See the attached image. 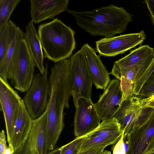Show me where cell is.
<instances>
[{
  "mask_svg": "<svg viewBox=\"0 0 154 154\" xmlns=\"http://www.w3.org/2000/svg\"><path fill=\"white\" fill-rule=\"evenodd\" d=\"M140 104L142 108L149 107L154 109V94L143 99L140 98Z\"/></svg>",
  "mask_w": 154,
  "mask_h": 154,
  "instance_id": "cell-30",
  "label": "cell"
},
{
  "mask_svg": "<svg viewBox=\"0 0 154 154\" xmlns=\"http://www.w3.org/2000/svg\"><path fill=\"white\" fill-rule=\"evenodd\" d=\"M120 85L123 94L122 102L134 95V84L130 82L124 76L121 77Z\"/></svg>",
  "mask_w": 154,
  "mask_h": 154,
  "instance_id": "cell-27",
  "label": "cell"
},
{
  "mask_svg": "<svg viewBox=\"0 0 154 154\" xmlns=\"http://www.w3.org/2000/svg\"><path fill=\"white\" fill-rule=\"evenodd\" d=\"M23 38L34 60L35 66L38 69L41 74L43 75L45 71L43 64V53L39 38L32 20L26 26Z\"/></svg>",
  "mask_w": 154,
  "mask_h": 154,
  "instance_id": "cell-18",
  "label": "cell"
},
{
  "mask_svg": "<svg viewBox=\"0 0 154 154\" xmlns=\"http://www.w3.org/2000/svg\"><path fill=\"white\" fill-rule=\"evenodd\" d=\"M146 38L144 30L137 33L105 38L96 42V50L100 56L114 57L141 45Z\"/></svg>",
  "mask_w": 154,
  "mask_h": 154,
  "instance_id": "cell-8",
  "label": "cell"
},
{
  "mask_svg": "<svg viewBox=\"0 0 154 154\" xmlns=\"http://www.w3.org/2000/svg\"><path fill=\"white\" fill-rule=\"evenodd\" d=\"M149 154H154V149Z\"/></svg>",
  "mask_w": 154,
  "mask_h": 154,
  "instance_id": "cell-38",
  "label": "cell"
},
{
  "mask_svg": "<svg viewBox=\"0 0 154 154\" xmlns=\"http://www.w3.org/2000/svg\"><path fill=\"white\" fill-rule=\"evenodd\" d=\"M70 59L69 77L72 95L76 108L80 99H91L93 83L82 46Z\"/></svg>",
  "mask_w": 154,
  "mask_h": 154,
  "instance_id": "cell-5",
  "label": "cell"
},
{
  "mask_svg": "<svg viewBox=\"0 0 154 154\" xmlns=\"http://www.w3.org/2000/svg\"><path fill=\"white\" fill-rule=\"evenodd\" d=\"M106 146L96 147L80 152L79 154H100L104 150Z\"/></svg>",
  "mask_w": 154,
  "mask_h": 154,
  "instance_id": "cell-32",
  "label": "cell"
},
{
  "mask_svg": "<svg viewBox=\"0 0 154 154\" xmlns=\"http://www.w3.org/2000/svg\"><path fill=\"white\" fill-rule=\"evenodd\" d=\"M117 142L100 136L87 137L86 136L81 147L80 152L89 149L106 146L114 144Z\"/></svg>",
  "mask_w": 154,
  "mask_h": 154,
  "instance_id": "cell-23",
  "label": "cell"
},
{
  "mask_svg": "<svg viewBox=\"0 0 154 154\" xmlns=\"http://www.w3.org/2000/svg\"><path fill=\"white\" fill-rule=\"evenodd\" d=\"M154 110V109L150 108L142 107L134 123L131 131L146 122L151 116Z\"/></svg>",
  "mask_w": 154,
  "mask_h": 154,
  "instance_id": "cell-28",
  "label": "cell"
},
{
  "mask_svg": "<svg viewBox=\"0 0 154 154\" xmlns=\"http://www.w3.org/2000/svg\"><path fill=\"white\" fill-rule=\"evenodd\" d=\"M7 146L5 131L2 130L0 133V154H3Z\"/></svg>",
  "mask_w": 154,
  "mask_h": 154,
  "instance_id": "cell-31",
  "label": "cell"
},
{
  "mask_svg": "<svg viewBox=\"0 0 154 154\" xmlns=\"http://www.w3.org/2000/svg\"><path fill=\"white\" fill-rule=\"evenodd\" d=\"M154 149V135L148 144L143 154H149Z\"/></svg>",
  "mask_w": 154,
  "mask_h": 154,
  "instance_id": "cell-34",
  "label": "cell"
},
{
  "mask_svg": "<svg viewBox=\"0 0 154 154\" xmlns=\"http://www.w3.org/2000/svg\"><path fill=\"white\" fill-rule=\"evenodd\" d=\"M75 33L57 18L40 25L38 34L45 57L56 63L69 57L75 47Z\"/></svg>",
  "mask_w": 154,
  "mask_h": 154,
  "instance_id": "cell-3",
  "label": "cell"
},
{
  "mask_svg": "<svg viewBox=\"0 0 154 154\" xmlns=\"http://www.w3.org/2000/svg\"><path fill=\"white\" fill-rule=\"evenodd\" d=\"M47 121L46 109L40 116L33 120L28 137L22 147L15 151L16 154H44Z\"/></svg>",
  "mask_w": 154,
  "mask_h": 154,
  "instance_id": "cell-12",
  "label": "cell"
},
{
  "mask_svg": "<svg viewBox=\"0 0 154 154\" xmlns=\"http://www.w3.org/2000/svg\"><path fill=\"white\" fill-rule=\"evenodd\" d=\"M86 136L76 137L71 142L60 147L61 154H79Z\"/></svg>",
  "mask_w": 154,
  "mask_h": 154,
  "instance_id": "cell-24",
  "label": "cell"
},
{
  "mask_svg": "<svg viewBox=\"0 0 154 154\" xmlns=\"http://www.w3.org/2000/svg\"><path fill=\"white\" fill-rule=\"evenodd\" d=\"M77 25L93 36L111 38L124 32L133 16L124 8L111 4L90 11L77 12L68 10Z\"/></svg>",
  "mask_w": 154,
  "mask_h": 154,
  "instance_id": "cell-2",
  "label": "cell"
},
{
  "mask_svg": "<svg viewBox=\"0 0 154 154\" xmlns=\"http://www.w3.org/2000/svg\"><path fill=\"white\" fill-rule=\"evenodd\" d=\"M124 134L123 132L120 138L114 146L113 154H126L128 148V144L124 140Z\"/></svg>",
  "mask_w": 154,
  "mask_h": 154,
  "instance_id": "cell-29",
  "label": "cell"
},
{
  "mask_svg": "<svg viewBox=\"0 0 154 154\" xmlns=\"http://www.w3.org/2000/svg\"><path fill=\"white\" fill-rule=\"evenodd\" d=\"M45 154H61L60 148H59L53 149L47 152Z\"/></svg>",
  "mask_w": 154,
  "mask_h": 154,
  "instance_id": "cell-36",
  "label": "cell"
},
{
  "mask_svg": "<svg viewBox=\"0 0 154 154\" xmlns=\"http://www.w3.org/2000/svg\"><path fill=\"white\" fill-rule=\"evenodd\" d=\"M22 100L8 81L0 77V110L3 114L8 144H11Z\"/></svg>",
  "mask_w": 154,
  "mask_h": 154,
  "instance_id": "cell-7",
  "label": "cell"
},
{
  "mask_svg": "<svg viewBox=\"0 0 154 154\" xmlns=\"http://www.w3.org/2000/svg\"><path fill=\"white\" fill-rule=\"evenodd\" d=\"M120 124L115 118L103 121L95 130L87 135V137L100 136L117 142L123 133Z\"/></svg>",
  "mask_w": 154,
  "mask_h": 154,
  "instance_id": "cell-19",
  "label": "cell"
},
{
  "mask_svg": "<svg viewBox=\"0 0 154 154\" xmlns=\"http://www.w3.org/2000/svg\"><path fill=\"white\" fill-rule=\"evenodd\" d=\"M13 23L9 20L0 30V65L3 62L11 41Z\"/></svg>",
  "mask_w": 154,
  "mask_h": 154,
  "instance_id": "cell-21",
  "label": "cell"
},
{
  "mask_svg": "<svg viewBox=\"0 0 154 154\" xmlns=\"http://www.w3.org/2000/svg\"><path fill=\"white\" fill-rule=\"evenodd\" d=\"M74 119V132L76 137L86 136L100 125L101 120L91 99H80Z\"/></svg>",
  "mask_w": 154,
  "mask_h": 154,
  "instance_id": "cell-9",
  "label": "cell"
},
{
  "mask_svg": "<svg viewBox=\"0 0 154 154\" xmlns=\"http://www.w3.org/2000/svg\"><path fill=\"white\" fill-rule=\"evenodd\" d=\"M32 121L22 99L11 140V144L15 151L21 147L26 141L31 129Z\"/></svg>",
  "mask_w": 154,
  "mask_h": 154,
  "instance_id": "cell-16",
  "label": "cell"
},
{
  "mask_svg": "<svg viewBox=\"0 0 154 154\" xmlns=\"http://www.w3.org/2000/svg\"><path fill=\"white\" fill-rule=\"evenodd\" d=\"M20 0H0V30L9 20L10 17Z\"/></svg>",
  "mask_w": 154,
  "mask_h": 154,
  "instance_id": "cell-22",
  "label": "cell"
},
{
  "mask_svg": "<svg viewBox=\"0 0 154 154\" xmlns=\"http://www.w3.org/2000/svg\"><path fill=\"white\" fill-rule=\"evenodd\" d=\"M102 153H101L100 154H102Z\"/></svg>",
  "mask_w": 154,
  "mask_h": 154,
  "instance_id": "cell-40",
  "label": "cell"
},
{
  "mask_svg": "<svg viewBox=\"0 0 154 154\" xmlns=\"http://www.w3.org/2000/svg\"><path fill=\"white\" fill-rule=\"evenodd\" d=\"M30 15L35 24L53 19L61 13L67 11L68 0H30Z\"/></svg>",
  "mask_w": 154,
  "mask_h": 154,
  "instance_id": "cell-13",
  "label": "cell"
},
{
  "mask_svg": "<svg viewBox=\"0 0 154 154\" xmlns=\"http://www.w3.org/2000/svg\"><path fill=\"white\" fill-rule=\"evenodd\" d=\"M154 49L147 45H142L128 55L116 61L113 68L122 69L150 64L153 57Z\"/></svg>",
  "mask_w": 154,
  "mask_h": 154,
  "instance_id": "cell-17",
  "label": "cell"
},
{
  "mask_svg": "<svg viewBox=\"0 0 154 154\" xmlns=\"http://www.w3.org/2000/svg\"><path fill=\"white\" fill-rule=\"evenodd\" d=\"M102 154H111V153L110 151L105 150L103 151Z\"/></svg>",
  "mask_w": 154,
  "mask_h": 154,
  "instance_id": "cell-37",
  "label": "cell"
},
{
  "mask_svg": "<svg viewBox=\"0 0 154 154\" xmlns=\"http://www.w3.org/2000/svg\"><path fill=\"white\" fill-rule=\"evenodd\" d=\"M117 79L111 81L95 104L101 120H109L113 116L120 107L123 100L120 82Z\"/></svg>",
  "mask_w": 154,
  "mask_h": 154,
  "instance_id": "cell-10",
  "label": "cell"
},
{
  "mask_svg": "<svg viewBox=\"0 0 154 154\" xmlns=\"http://www.w3.org/2000/svg\"><path fill=\"white\" fill-rule=\"evenodd\" d=\"M154 94V73L152 74L143 85L138 96L146 97Z\"/></svg>",
  "mask_w": 154,
  "mask_h": 154,
  "instance_id": "cell-26",
  "label": "cell"
},
{
  "mask_svg": "<svg viewBox=\"0 0 154 154\" xmlns=\"http://www.w3.org/2000/svg\"><path fill=\"white\" fill-rule=\"evenodd\" d=\"M14 152V149L12 145L11 144H8V146L5 150L3 154H13Z\"/></svg>",
  "mask_w": 154,
  "mask_h": 154,
  "instance_id": "cell-35",
  "label": "cell"
},
{
  "mask_svg": "<svg viewBox=\"0 0 154 154\" xmlns=\"http://www.w3.org/2000/svg\"><path fill=\"white\" fill-rule=\"evenodd\" d=\"M34 60L24 38L17 44L9 65L8 79L16 89L26 92L34 76Z\"/></svg>",
  "mask_w": 154,
  "mask_h": 154,
  "instance_id": "cell-4",
  "label": "cell"
},
{
  "mask_svg": "<svg viewBox=\"0 0 154 154\" xmlns=\"http://www.w3.org/2000/svg\"><path fill=\"white\" fill-rule=\"evenodd\" d=\"M13 154H16L15 152H14V153Z\"/></svg>",
  "mask_w": 154,
  "mask_h": 154,
  "instance_id": "cell-39",
  "label": "cell"
},
{
  "mask_svg": "<svg viewBox=\"0 0 154 154\" xmlns=\"http://www.w3.org/2000/svg\"><path fill=\"white\" fill-rule=\"evenodd\" d=\"M153 24L154 25V0H145Z\"/></svg>",
  "mask_w": 154,
  "mask_h": 154,
  "instance_id": "cell-33",
  "label": "cell"
},
{
  "mask_svg": "<svg viewBox=\"0 0 154 154\" xmlns=\"http://www.w3.org/2000/svg\"><path fill=\"white\" fill-rule=\"evenodd\" d=\"M93 84L96 88L105 90L110 82L109 73L95 49L86 43L83 46Z\"/></svg>",
  "mask_w": 154,
  "mask_h": 154,
  "instance_id": "cell-14",
  "label": "cell"
},
{
  "mask_svg": "<svg viewBox=\"0 0 154 154\" xmlns=\"http://www.w3.org/2000/svg\"><path fill=\"white\" fill-rule=\"evenodd\" d=\"M70 58L56 63L51 68L48 79L47 121L44 150L54 149L64 126V109L69 107L72 95L69 77Z\"/></svg>",
  "mask_w": 154,
  "mask_h": 154,
  "instance_id": "cell-1",
  "label": "cell"
},
{
  "mask_svg": "<svg viewBox=\"0 0 154 154\" xmlns=\"http://www.w3.org/2000/svg\"><path fill=\"white\" fill-rule=\"evenodd\" d=\"M154 71V53L153 57L150 63L139 78L134 83L133 92L135 95L137 96L138 95L143 85Z\"/></svg>",
  "mask_w": 154,
  "mask_h": 154,
  "instance_id": "cell-25",
  "label": "cell"
},
{
  "mask_svg": "<svg viewBox=\"0 0 154 154\" xmlns=\"http://www.w3.org/2000/svg\"><path fill=\"white\" fill-rule=\"evenodd\" d=\"M23 31L14 22L11 41L2 64L0 65V76L8 81V75L9 65L15 47L18 42L24 38Z\"/></svg>",
  "mask_w": 154,
  "mask_h": 154,
  "instance_id": "cell-20",
  "label": "cell"
},
{
  "mask_svg": "<svg viewBox=\"0 0 154 154\" xmlns=\"http://www.w3.org/2000/svg\"><path fill=\"white\" fill-rule=\"evenodd\" d=\"M48 67L47 63L43 75L38 73L34 75L31 86L23 99L33 120L40 116L47 108L48 91Z\"/></svg>",
  "mask_w": 154,
  "mask_h": 154,
  "instance_id": "cell-6",
  "label": "cell"
},
{
  "mask_svg": "<svg viewBox=\"0 0 154 154\" xmlns=\"http://www.w3.org/2000/svg\"><path fill=\"white\" fill-rule=\"evenodd\" d=\"M140 98L134 95L123 101L113 116L120 124L124 134L131 130L134 123L142 109L140 104Z\"/></svg>",
  "mask_w": 154,
  "mask_h": 154,
  "instance_id": "cell-15",
  "label": "cell"
},
{
  "mask_svg": "<svg viewBox=\"0 0 154 154\" xmlns=\"http://www.w3.org/2000/svg\"><path fill=\"white\" fill-rule=\"evenodd\" d=\"M154 135V110L144 123L124 135L128 144L126 154H143Z\"/></svg>",
  "mask_w": 154,
  "mask_h": 154,
  "instance_id": "cell-11",
  "label": "cell"
}]
</instances>
